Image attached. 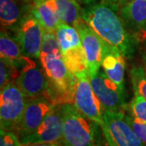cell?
Masks as SVG:
<instances>
[{
	"label": "cell",
	"mask_w": 146,
	"mask_h": 146,
	"mask_svg": "<svg viewBox=\"0 0 146 146\" xmlns=\"http://www.w3.org/2000/svg\"><path fill=\"white\" fill-rule=\"evenodd\" d=\"M39 61L49 82L44 97L55 105L74 103L76 77L66 66L55 33L44 29Z\"/></svg>",
	"instance_id": "obj_1"
},
{
	"label": "cell",
	"mask_w": 146,
	"mask_h": 146,
	"mask_svg": "<svg viewBox=\"0 0 146 146\" xmlns=\"http://www.w3.org/2000/svg\"><path fill=\"white\" fill-rule=\"evenodd\" d=\"M118 12L111 6L101 2L82 8L81 16L102 41L117 47L126 58H131L135 53L137 39L127 29Z\"/></svg>",
	"instance_id": "obj_2"
},
{
	"label": "cell",
	"mask_w": 146,
	"mask_h": 146,
	"mask_svg": "<svg viewBox=\"0 0 146 146\" xmlns=\"http://www.w3.org/2000/svg\"><path fill=\"white\" fill-rule=\"evenodd\" d=\"M64 123L62 146H98L97 133L98 124L82 114L74 103L63 104Z\"/></svg>",
	"instance_id": "obj_3"
},
{
	"label": "cell",
	"mask_w": 146,
	"mask_h": 146,
	"mask_svg": "<svg viewBox=\"0 0 146 146\" xmlns=\"http://www.w3.org/2000/svg\"><path fill=\"white\" fill-rule=\"evenodd\" d=\"M55 34L68 70L76 77L89 72L88 61L77 29L62 21L58 25Z\"/></svg>",
	"instance_id": "obj_4"
},
{
	"label": "cell",
	"mask_w": 146,
	"mask_h": 146,
	"mask_svg": "<svg viewBox=\"0 0 146 146\" xmlns=\"http://www.w3.org/2000/svg\"><path fill=\"white\" fill-rule=\"evenodd\" d=\"M14 38L20 46L23 55L39 59L42 50L44 29L36 16L32 3L30 9L23 17L18 25L12 30Z\"/></svg>",
	"instance_id": "obj_5"
},
{
	"label": "cell",
	"mask_w": 146,
	"mask_h": 146,
	"mask_svg": "<svg viewBox=\"0 0 146 146\" xmlns=\"http://www.w3.org/2000/svg\"><path fill=\"white\" fill-rule=\"evenodd\" d=\"M26 96L16 82L1 89L0 125L1 130L13 131L21 120L27 103Z\"/></svg>",
	"instance_id": "obj_6"
},
{
	"label": "cell",
	"mask_w": 146,
	"mask_h": 146,
	"mask_svg": "<svg viewBox=\"0 0 146 146\" xmlns=\"http://www.w3.org/2000/svg\"><path fill=\"white\" fill-rule=\"evenodd\" d=\"M74 104L89 119L100 127L104 125V109L93 89L89 72L82 73L76 76Z\"/></svg>",
	"instance_id": "obj_7"
},
{
	"label": "cell",
	"mask_w": 146,
	"mask_h": 146,
	"mask_svg": "<svg viewBox=\"0 0 146 146\" xmlns=\"http://www.w3.org/2000/svg\"><path fill=\"white\" fill-rule=\"evenodd\" d=\"M90 82L104 110L125 112L127 109L124 89L119 87L100 68L97 74L90 78Z\"/></svg>",
	"instance_id": "obj_8"
},
{
	"label": "cell",
	"mask_w": 146,
	"mask_h": 146,
	"mask_svg": "<svg viewBox=\"0 0 146 146\" xmlns=\"http://www.w3.org/2000/svg\"><path fill=\"white\" fill-rule=\"evenodd\" d=\"M36 59L25 57L16 83L28 98L44 96L49 86L41 63Z\"/></svg>",
	"instance_id": "obj_9"
},
{
	"label": "cell",
	"mask_w": 146,
	"mask_h": 146,
	"mask_svg": "<svg viewBox=\"0 0 146 146\" xmlns=\"http://www.w3.org/2000/svg\"><path fill=\"white\" fill-rule=\"evenodd\" d=\"M55 106L44 96L28 98L22 117L14 130L19 138L21 139L32 134L42 124Z\"/></svg>",
	"instance_id": "obj_10"
},
{
	"label": "cell",
	"mask_w": 146,
	"mask_h": 146,
	"mask_svg": "<svg viewBox=\"0 0 146 146\" xmlns=\"http://www.w3.org/2000/svg\"><path fill=\"white\" fill-rule=\"evenodd\" d=\"M63 104L56 105L36 130L32 134L20 139L22 145L29 144L59 142L63 134Z\"/></svg>",
	"instance_id": "obj_11"
},
{
	"label": "cell",
	"mask_w": 146,
	"mask_h": 146,
	"mask_svg": "<svg viewBox=\"0 0 146 146\" xmlns=\"http://www.w3.org/2000/svg\"><path fill=\"white\" fill-rule=\"evenodd\" d=\"M80 36L81 43L89 65V77H93L102 66L103 42L98 35L82 19L75 25Z\"/></svg>",
	"instance_id": "obj_12"
},
{
	"label": "cell",
	"mask_w": 146,
	"mask_h": 146,
	"mask_svg": "<svg viewBox=\"0 0 146 146\" xmlns=\"http://www.w3.org/2000/svg\"><path fill=\"white\" fill-rule=\"evenodd\" d=\"M104 120L111 136L119 146H144V143L126 119L125 112L104 110Z\"/></svg>",
	"instance_id": "obj_13"
},
{
	"label": "cell",
	"mask_w": 146,
	"mask_h": 146,
	"mask_svg": "<svg viewBox=\"0 0 146 146\" xmlns=\"http://www.w3.org/2000/svg\"><path fill=\"white\" fill-rule=\"evenodd\" d=\"M127 29L137 39L146 35V0H131L119 9Z\"/></svg>",
	"instance_id": "obj_14"
},
{
	"label": "cell",
	"mask_w": 146,
	"mask_h": 146,
	"mask_svg": "<svg viewBox=\"0 0 146 146\" xmlns=\"http://www.w3.org/2000/svg\"><path fill=\"white\" fill-rule=\"evenodd\" d=\"M103 42L102 68L105 74L119 87L124 89L125 78V56L117 47Z\"/></svg>",
	"instance_id": "obj_15"
},
{
	"label": "cell",
	"mask_w": 146,
	"mask_h": 146,
	"mask_svg": "<svg viewBox=\"0 0 146 146\" xmlns=\"http://www.w3.org/2000/svg\"><path fill=\"white\" fill-rule=\"evenodd\" d=\"M30 0H0L1 29L13 30L30 9Z\"/></svg>",
	"instance_id": "obj_16"
},
{
	"label": "cell",
	"mask_w": 146,
	"mask_h": 146,
	"mask_svg": "<svg viewBox=\"0 0 146 146\" xmlns=\"http://www.w3.org/2000/svg\"><path fill=\"white\" fill-rule=\"evenodd\" d=\"M0 55L20 69L25 57L15 38L10 36L5 29H1L0 33Z\"/></svg>",
	"instance_id": "obj_17"
},
{
	"label": "cell",
	"mask_w": 146,
	"mask_h": 146,
	"mask_svg": "<svg viewBox=\"0 0 146 146\" xmlns=\"http://www.w3.org/2000/svg\"><path fill=\"white\" fill-rule=\"evenodd\" d=\"M56 11L61 21L75 26L82 20L80 6L76 0H47Z\"/></svg>",
	"instance_id": "obj_18"
},
{
	"label": "cell",
	"mask_w": 146,
	"mask_h": 146,
	"mask_svg": "<svg viewBox=\"0 0 146 146\" xmlns=\"http://www.w3.org/2000/svg\"><path fill=\"white\" fill-rule=\"evenodd\" d=\"M33 11L42 23L43 29L55 33L58 25L62 22L56 11L47 0H31Z\"/></svg>",
	"instance_id": "obj_19"
},
{
	"label": "cell",
	"mask_w": 146,
	"mask_h": 146,
	"mask_svg": "<svg viewBox=\"0 0 146 146\" xmlns=\"http://www.w3.org/2000/svg\"><path fill=\"white\" fill-rule=\"evenodd\" d=\"M131 80L134 93L142 95L146 99V72L142 65H136L130 71Z\"/></svg>",
	"instance_id": "obj_20"
},
{
	"label": "cell",
	"mask_w": 146,
	"mask_h": 146,
	"mask_svg": "<svg viewBox=\"0 0 146 146\" xmlns=\"http://www.w3.org/2000/svg\"><path fill=\"white\" fill-rule=\"evenodd\" d=\"M21 69L13 63L1 58L0 61V86L1 89L11 82H16Z\"/></svg>",
	"instance_id": "obj_21"
},
{
	"label": "cell",
	"mask_w": 146,
	"mask_h": 146,
	"mask_svg": "<svg viewBox=\"0 0 146 146\" xmlns=\"http://www.w3.org/2000/svg\"><path fill=\"white\" fill-rule=\"evenodd\" d=\"M129 108L132 116L146 122V99L142 95L134 93V98L131 101Z\"/></svg>",
	"instance_id": "obj_22"
},
{
	"label": "cell",
	"mask_w": 146,
	"mask_h": 146,
	"mask_svg": "<svg viewBox=\"0 0 146 146\" xmlns=\"http://www.w3.org/2000/svg\"><path fill=\"white\" fill-rule=\"evenodd\" d=\"M126 119L135 131L136 136L146 145V122L137 119L131 115H126Z\"/></svg>",
	"instance_id": "obj_23"
},
{
	"label": "cell",
	"mask_w": 146,
	"mask_h": 146,
	"mask_svg": "<svg viewBox=\"0 0 146 146\" xmlns=\"http://www.w3.org/2000/svg\"><path fill=\"white\" fill-rule=\"evenodd\" d=\"M0 146H22V144L15 131L1 130Z\"/></svg>",
	"instance_id": "obj_24"
},
{
	"label": "cell",
	"mask_w": 146,
	"mask_h": 146,
	"mask_svg": "<svg viewBox=\"0 0 146 146\" xmlns=\"http://www.w3.org/2000/svg\"><path fill=\"white\" fill-rule=\"evenodd\" d=\"M129 1H131V0H102V2L111 6L112 7H114L115 10L118 11L122 6L124 5L125 3H127Z\"/></svg>",
	"instance_id": "obj_25"
},
{
	"label": "cell",
	"mask_w": 146,
	"mask_h": 146,
	"mask_svg": "<svg viewBox=\"0 0 146 146\" xmlns=\"http://www.w3.org/2000/svg\"><path fill=\"white\" fill-rule=\"evenodd\" d=\"M22 146H62L59 142H52V143H40V144H29Z\"/></svg>",
	"instance_id": "obj_26"
},
{
	"label": "cell",
	"mask_w": 146,
	"mask_h": 146,
	"mask_svg": "<svg viewBox=\"0 0 146 146\" xmlns=\"http://www.w3.org/2000/svg\"><path fill=\"white\" fill-rule=\"evenodd\" d=\"M141 58H142V62H143V67H144L146 72V44L142 47V50H141Z\"/></svg>",
	"instance_id": "obj_27"
}]
</instances>
